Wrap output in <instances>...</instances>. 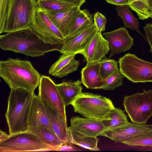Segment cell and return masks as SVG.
Here are the masks:
<instances>
[{"instance_id":"16","label":"cell","mask_w":152,"mask_h":152,"mask_svg":"<svg viewBox=\"0 0 152 152\" xmlns=\"http://www.w3.org/2000/svg\"><path fill=\"white\" fill-rule=\"evenodd\" d=\"M80 10V8L75 7L60 12L42 10L66 38L68 35L75 16Z\"/></svg>"},{"instance_id":"34","label":"cell","mask_w":152,"mask_h":152,"mask_svg":"<svg viewBox=\"0 0 152 152\" xmlns=\"http://www.w3.org/2000/svg\"><path fill=\"white\" fill-rule=\"evenodd\" d=\"M69 140L63 142L61 145L54 148L53 151H79Z\"/></svg>"},{"instance_id":"26","label":"cell","mask_w":152,"mask_h":152,"mask_svg":"<svg viewBox=\"0 0 152 152\" xmlns=\"http://www.w3.org/2000/svg\"><path fill=\"white\" fill-rule=\"evenodd\" d=\"M68 130L69 140L73 144L92 151H99L97 146L99 139L97 137H82Z\"/></svg>"},{"instance_id":"38","label":"cell","mask_w":152,"mask_h":152,"mask_svg":"<svg viewBox=\"0 0 152 152\" xmlns=\"http://www.w3.org/2000/svg\"><path fill=\"white\" fill-rule=\"evenodd\" d=\"M10 134H8L1 130H0V142H2L7 140L10 137Z\"/></svg>"},{"instance_id":"12","label":"cell","mask_w":152,"mask_h":152,"mask_svg":"<svg viewBox=\"0 0 152 152\" xmlns=\"http://www.w3.org/2000/svg\"><path fill=\"white\" fill-rule=\"evenodd\" d=\"M102 35L107 41L110 51L109 58L116 54L129 50L134 44V39L125 27L104 33Z\"/></svg>"},{"instance_id":"25","label":"cell","mask_w":152,"mask_h":152,"mask_svg":"<svg viewBox=\"0 0 152 152\" xmlns=\"http://www.w3.org/2000/svg\"><path fill=\"white\" fill-rule=\"evenodd\" d=\"M116 9L118 15L122 20L125 27L136 31L147 41L146 38L140 30V24L138 19L135 17L130 12L129 5H116Z\"/></svg>"},{"instance_id":"14","label":"cell","mask_w":152,"mask_h":152,"mask_svg":"<svg viewBox=\"0 0 152 152\" xmlns=\"http://www.w3.org/2000/svg\"><path fill=\"white\" fill-rule=\"evenodd\" d=\"M97 30L94 23L75 35L66 38L60 53L78 54L87 46Z\"/></svg>"},{"instance_id":"31","label":"cell","mask_w":152,"mask_h":152,"mask_svg":"<svg viewBox=\"0 0 152 152\" xmlns=\"http://www.w3.org/2000/svg\"><path fill=\"white\" fill-rule=\"evenodd\" d=\"M129 6L136 13L139 19L144 20L150 17V11L144 0H132V3Z\"/></svg>"},{"instance_id":"28","label":"cell","mask_w":152,"mask_h":152,"mask_svg":"<svg viewBox=\"0 0 152 152\" xmlns=\"http://www.w3.org/2000/svg\"><path fill=\"white\" fill-rule=\"evenodd\" d=\"M99 61L100 75L104 80L112 74L119 70L118 62L114 60L105 58L102 59Z\"/></svg>"},{"instance_id":"8","label":"cell","mask_w":152,"mask_h":152,"mask_svg":"<svg viewBox=\"0 0 152 152\" xmlns=\"http://www.w3.org/2000/svg\"><path fill=\"white\" fill-rule=\"evenodd\" d=\"M53 148L28 131L10 135L7 139L0 142V152L53 151Z\"/></svg>"},{"instance_id":"30","label":"cell","mask_w":152,"mask_h":152,"mask_svg":"<svg viewBox=\"0 0 152 152\" xmlns=\"http://www.w3.org/2000/svg\"><path fill=\"white\" fill-rule=\"evenodd\" d=\"M124 77L119 70L115 72L105 80V83L101 89L104 90H114L122 85Z\"/></svg>"},{"instance_id":"23","label":"cell","mask_w":152,"mask_h":152,"mask_svg":"<svg viewBox=\"0 0 152 152\" xmlns=\"http://www.w3.org/2000/svg\"><path fill=\"white\" fill-rule=\"evenodd\" d=\"M28 131L36 136L44 143L53 148L64 142L53 131L45 127H32L29 128Z\"/></svg>"},{"instance_id":"17","label":"cell","mask_w":152,"mask_h":152,"mask_svg":"<svg viewBox=\"0 0 152 152\" xmlns=\"http://www.w3.org/2000/svg\"><path fill=\"white\" fill-rule=\"evenodd\" d=\"M29 128L35 126L46 127L53 131L50 123L44 103L35 94L33 99L28 119Z\"/></svg>"},{"instance_id":"36","label":"cell","mask_w":152,"mask_h":152,"mask_svg":"<svg viewBox=\"0 0 152 152\" xmlns=\"http://www.w3.org/2000/svg\"><path fill=\"white\" fill-rule=\"evenodd\" d=\"M108 3L115 5H130L132 0H105Z\"/></svg>"},{"instance_id":"4","label":"cell","mask_w":152,"mask_h":152,"mask_svg":"<svg viewBox=\"0 0 152 152\" xmlns=\"http://www.w3.org/2000/svg\"><path fill=\"white\" fill-rule=\"evenodd\" d=\"M71 104L75 112L85 118L101 120L115 107L108 98L92 93L82 92Z\"/></svg>"},{"instance_id":"40","label":"cell","mask_w":152,"mask_h":152,"mask_svg":"<svg viewBox=\"0 0 152 152\" xmlns=\"http://www.w3.org/2000/svg\"><path fill=\"white\" fill-rule=\"evenodd\" d=\"M149 17L152 18V11H150L149 12Z\"/></svg>"},{"instance_id":"39","label":"cell","mask_w":152,"mask_h":152,"mask_svg":"<svg viewBox=\"0 0 152 152\" xmlns=\"http://www.w3.org/2000/svg\"><path fill=\"white\" fill-rule=\"evenodd\" d=\"M144 1L149 11H152V0H144Z\"/></svg>"},{"instance_id":"5","label":"cell","mask_w":152,"mask_h":152,"mask_svg":"<svg viewBox=\"0 0 152 152\" xmlns=\"http://www.w3.org/2000/svg\"><path fill=\"white\" fill-rule=\"evenodd\" d=\"M37 7L36 0H11L4 32L30 28L33 24Z\"/></svg>"},{"instance_id":"11","label":"cell","mask_w":152,"mask_h":152,"mask_svg":"<svg viewBox=\"0 0 152 152\" xmlns=\"http://www.w3.org/2000/svg\"><path fill=\"white\" fill-rule=\"evenodd\" d=\"M152 133V124H136L129 122L121 127L103 131L99 136L107 137L116 142H121L129 138Z\"/></svg>"},{"instance_id":"29","label":"cell","mask_w":152,"mask_h":152,"mask_svg":"<svg viewBox=\"0 0 152 152\" xmlns=\"http://www.w3.org/2000/svg\"><path fill=\"white\" fill-rule=\"evenodd\" d=\"M121 143L131 146H146L152 147V133L137 135L125 140Z\"/></svg>"},{"instance_id":"3","label":"cell","mask_w":152,"mask_h":152,"mask_svg":"<svg viewBox=\"0 0 152 152\" xmlns=\"http://www.w3.org/2000/svg\"><path fill=\"white\" fill-rule=\"evenodd\" d=\"M34 95V91L25 89H11L5 114L10 135L28 131V115Z\"/></svg>"},{"instance_id":"21","label":"cell","mask_w":152,"mask_h":152,"mask_svg":"<svg viewBox=\"0 0 152 152\" xmlns=\"http://www.w3.org/2000/svg\"><path fill=\"white\" fill-rule=\"evenodd\" d=\"M81 81L64 82L57 86L66 107L71 104L82 92Z\"/></svg>"},{"instance_id":"19","label":"cell","mask_w":152,"mask_h":152,"mask_svg":"<svg viewBox=\"0 0 152 152\" xmlns=\"http://www.w3.org/2000/svg\"><path fill=\"white\" fill-rule=\"evenodd\" d=\"M100 61L87 62L86 66L81 72V82L86 88L91 89H101L105 80L100 75Z\"/></svg>"},{"instance_id":"9","label":"cell","mask_w":152,"mask_h":152,"mask_svg":"<svg viewBox=\"0 0 152 152\" xmlns=\"http://www.w3.org/2000/svg\"><path fill=\"white\" fill-rule=\"evenodd\" d=\"M30 28L45 43L63 46L65 37L38 6L35 11L33 25Z\"/></svg>"},{"instance_id":"2","label":"cell","mask_w":152,"mask_h":152,"mask_svg":"<svg viewBox=\"0 0 152 152\" xmlns=\"http://www.w3.org/2000/svg\"><path fill=\"white\" fill-rule=\"evenodd\" d=\"M0 76L11 89L32 91L39 86L41 77L30 61L10 58L0 61Z\"/></svg>"},{"instance_id":"33","label":"cell","mask_w":152,"mask_h":152,"mask_svg":"<svg viewBox=\"0 0 152 152\" xmlns=\"http://www.w3.org/2000/svg\"><path fill=\"white\" fill-rule=\"evenodd\" d=\"M94 24L97 30L100 33H102L105 31L106 19L105 16L102 13L97 12L94 16Z\"/></svg>"},{"instance_id":"1","label":"cell","mask_w":152,"mask_h":152,"mask_svg":"<svg viewBox=\"0 0 152 152\" xmlns=\"http://www.w3.org/2000/svg\"><path fill=\"white\" fill-rule=\"evenodd\" d=\"M0 47L4 50L35 57L50 51L60 52L62 46L45 43L31 28H27L1 35Z\"/></svg>"},{"instance_id":"7","label":"cell","mask_w":152,"mask_h":152,"mask_svg":"<svg viewBox=\"0 0 152 152\" xmlns=\"http://www.w3.org/2000/svg\"><path fill=\"white\" fill-rule=\"evenodd\" d=\"M119 71L134 83L152 82V63L127 53L118 60Z\"/></svg>"},{"instance_id":"10","label":"cell","mask_w":152,"mask_h":152,"mask_svg":"<svg viewBox=\"0 0 152 152\" xmlns=\"http://www.w3.org/2000/svg\"><path fill=\"white\" fill-rule=\"evenodd\" d=\"M38 96L45 103L56 110L66 120V106L63 99L56 84L49 76H41Z\"/></svg>"},{"instance_id":"20","label":"cell","mask_w":152,"mask_h":152,"mask_svg":"<svg viewBox=\"0 0 152 152\" xmlns=\"http://www.w3.org/2000/svg\"><path fill=\"white\" fill-rule=\"evenodd\" d=\"M45 104L49 122L53 131L63 142L69 141L66 120L56 110L45 103Z\"/></svg>"},{"instance_id":"24","label":"cell","mask_w":152,"mask_h":152,"mask_svg":"<svg viewBox=\"0 0 152 152\" xmlns=\"http://www.w3.org/2000/svg\"><path fill=\"white\" fill-rule=\"evenodd\" d=\"M93 20L92 15L87 10H80L75 16L68 35L66 38L75 35L89 26L93 24Z\"/></svg>"},{"instance_id":"35","label":"cell","mask_w":152,"mask_h":152,"mask_svg":"<svg viewBox=\"0 0 152 152\" xmlns=\"http://www.w3.org/2000/svg\"><path fill=\"white\" fill-rule=\"evenodd\" d=\"M145 31V37L150 46L149 51L152 54V24L146 23L145 26L143 27Z\"/></svg>"},{"instance_id":"18","label":"cell","mask_w":152,"mask_h":152,"mask_svg":"<svg viewBox=\"0 0 152 152\" xmlns=\"http://www.w3.org/2000/svg\"><path fill=\"white\" fill-rule=\"evenodd\" d=\"M75 53H63L50 67L48 72L54 76L62 77L77 70L80 64L75 59Z\"/></svg>"},{"instance_id":"15","label":"cell","mask_w":152,"mask_h":152,"mask_svg":"<svg viewBox=\"0 0 152 152\" xmlns=\"http://www.w3.org/2000/svg\"><path fill=\"white\" fill-rule=\"evenodd\" d=\"M109 51L107 41L97 30L87 46L78 54H82L86 62H96L99 61Z\"/></svg>"},{"instance_id":"32","label":"cell","mask_w":152,"mask_h":152,"mask_svg":"<svg viewBox=\"0 0 152 152\" xmlns=\"http://www.w3.org/2000/svg\"><path fill=\"white\" fill-rule=\"evenodd\" d=\"M0 33L4 32L7 13L11 0H0Z\"/></svg>"},{"instance_id":"13","label":"cell","mask_w":152,"mask_h":152,"mask_svg":"<svg viewBox=\"0 0 152 152\" xmlns=\"http://www.w3.org/2000/svg\"><path fill=\"white\" fill-rule=\"evenodd\" d=\"M68 129L81 136L97 137L104 129L102 120L74 116Z\"/></svg>"},{"instance_id":"6","label":"cell","mask_w":152,"mask_h":152,"mask_svg":"<svg viewBox=\"0 0 152 152\" xmlns=\"http://www.w3.org/2000/svg\"><path fill=\"white\" fill-rule=\"evenodd\" d=\"M123 104L132 123L145 124L152 116V90L125 96Z\"/></svg>"},{"instance_id":"37","label":"cell","mask_w":152,"mask_h":152,"mask_svg":"<svg viewBox=\"0 0 152 152\" xmlns=\"http://www.w3.org/2000/svg\"><path fill=\"white\" fill-rule=\"evenodd\" d=\"M74 5L75 7L80 8L85 2V0H58Z\"/></svg>"},{"instance_id":"22","label":"cell","mask_w":152,"mask_h":152,"mask_svg":"<svg viewBox=\"0 0 152 152\" xmlns=\"http://www.w3.org/2000/svg\"><path fill=\"white\" fill-rule=\"evenodd\" d=\"M102 121L104 127V131L121 126L129 122L124 112L115 107L108 113Z\"/></svg>"},{"instance_id":"27","label":"cell","mask_w":152,"mask_h":152,"mask_svg":"<svg viewBox=\"0 0 152 152\" xmlns=\"http://www.w3.org/2000/svg\"><path fill=\"white\" fill-rule=\"evenodd\" d=\"M38 7L43 10L60 12L74 7V5L58 0H36Z\"/></svg>"}]
</instances>
